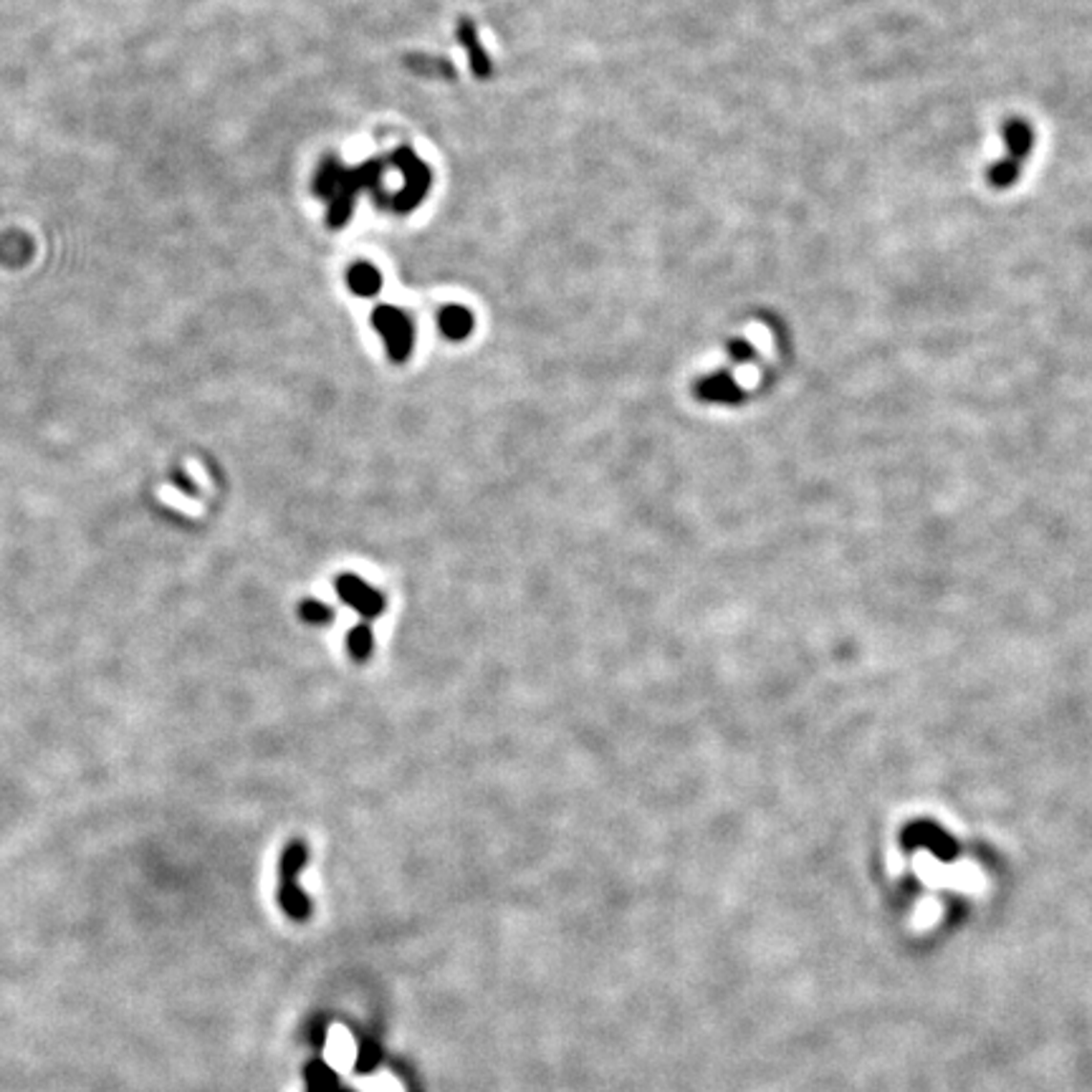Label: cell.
I'll return each instance as SVG.
<instances>
[{
    "instance_id": "obj_3",
    "label": "cell",
    "mask_w": 1092,
    "mask_h": 1092,
    "mask_svg": "<svg viewBox=\"0 0 1092 1092\" xmlns=\"http://www.w3.org/2000/svg\"><path fill=\"white\" fill-rule=\"evenodd\" d=\"M347 650H350V655L357 660V663H367L372 657V653H375V632H372V625L370 622H359V625H354V628L350 630V635H347Z\"/></svg>"
},
{
    "instance_id": "obj_5",
    "label": "cell",
    "mask_w": 1092,
    "mask_h": 1092,
    "mask_svg": "<svg viewBox=\"0 0 1092 1092\" xmlns=\"http://www.w3.org/2000/svg\"><path fill=\"white\" fill-rule=\"evenodd\" d=\"M440 324H443L445 334L453 336V339H460V336H465L471 332V314H468L465 309L450 307L445 309L443 316H440Z\"/></svg>"
},
{
    "instance_id": "obj_7",
    "label": "cell",
    "mask_w": 1092,
    "mask_h": 1092,
    "mask_svg": "<svg viewBox=\"0 0 1092 1092\" xmlns=\"http://www.w3.org/2000/svg\"><path fill=\"white\" fill-rule=\"evenodd\" d=\"M377 284H379L377 273L372 271L370 266H359V268L352 271V286H354L359 293L377 291Z\"/></svg>"
},
{
    "instance_id": "obj_1",
    "label": "cell",
    "mask_w": 1092,
    "mask_h": 1092,
    "mask_svg": "<svg viewBox=\"0 0 1092 1092\" xmlns=\"http://www.w3.org/2000/svg\"><path fill=\"white\" fill-rule=\"evenodd\" d=\"M334 587L336 594H339V600L347 602L354 612L362 614L364 622L377 620L379 614L387 610L385 594L379 592V589H375L372 585H367V582L359 579L357 574H339Z\"/></svg>"
},
{
    "instance_id": "obj_4",
    "label": "cell",
    "mask_w": 1092,
    "mask_h": 1092,
    "mask_svg": "<svg viewBox=\"0 0 1092 1092\" xmlns=\"http://www.w3.org/2000/svg\"><path fill=\"white\" fill-rule=\"evenodd\" d=\"M698 395L703 400H721V402H736L741 397L739 387H736L728 377H714L706 379V382H700Z\"/></svg>"
},
{
    "instance_id": "obj_6",
    "label": "cell",
    "mask_w": 1092,
    "mask_h": 1092,
    "mask_svg": "<svg viewBox=\"0 0 1092 1092\" xmlns=\"http://www.w3.org/2000/svg\"><path fill=\"white\" fill-rule=\"evenodd\" d=\"M299 617L309 625H329L334 620V610L319 600H304L299 605Z\"/></svg>"
},
{
    "instance_id": "obj_2",
    "label": "cell",
    "mask_w": 1092,
    "mask_h": 1092,
    "mask_svg": "<svg viewBox=\"0 0 1092 1092\" xmlns=\"http://www.w3.org/2000/svg\"><path fill=\"white\" fill-rule=\"evenodd\" d=\"M900 843H903V847L906 849L929 847L938 860H943V863H949V860H956L958 857L956 840L951 835H946V832H943L938 824H933V822H913V824H908L903 837H900Z\"/></svg>"
}]
</instances>
